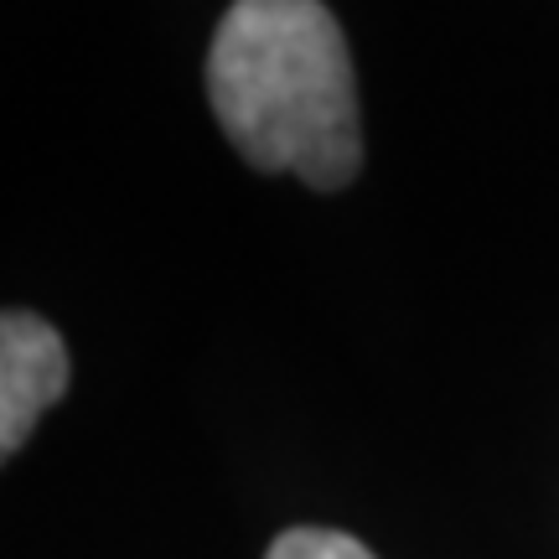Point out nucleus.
Segmentation results:
<instances>
[{
  "label": "nucleus",
  "instance_id": "nucleus-1",
  "mask_svg": "<svg viewBox=\"0 0 559 559\" xmlns=\"http://www.w3.org/2000/svg\"><path fill=\"white\" fill-rule=\"evenodd\" d=\"M207 99L254 171H290L317 192L358 177V79L321 0H234L207 47Z\"/></svg>",
  "mask_w": 559,
  "mask_h": 559
},
{
  "label": "nucleus",
  "instance_id": "nucleus-2",
  "mask_svg": "<svg viewBox=\"0 0 559 559\" xmlns=\"http://www.w3.org/2000/svg\"><path fill=\"white\" fill-rule=\"evenodd\" d=\"M68 389V347L32 311H0V461L16 456Z\"/></svg>",
  "mask_w": 559,
  "mask_h": 559
},
{
  "label": "nucleus",
  "instance_id": "nucleus-3",
  "mask_svg": "<svg viewBox=\"0 0 559 559\" xmlns=\"http://www.w3.org/2000/svg\"><path fill=\"white\" fill-rule=\"evenodd\" d=\"M264 559H373L353 534H337V528H290L270 544Z\"/></svg>",
  "mask_w": 559,
  "mask_h": 559
}]
</instances>
